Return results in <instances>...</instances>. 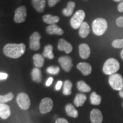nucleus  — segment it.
Returning <instances> with one entry per match:
<instances>
[{
  "instance_id": "1",
  "label": "nucleus",
  "mask_w": 123,
  "mask_h": 123,
  "mask_svg": "<svg viewBox=\"0 0 123 123\" xmlns=\"http://www.w3.org/2000/svg\"><path fill=\"white\" fill-rule=\"evenodd\" d=\"M4 54L7 57L17 59L25 53L26 46L24 43H8L4 46Z\"/></svg>"
},
{
  "instance_id": "2",
  "label": "nucleus",
  "mask_w": 123,
  "mask_h": 123,
  "mask_svg": "<svg viewBox=\"0 0 123 123\" xmlns=\"http://www.w3.org/2000/svg\"><path fill=\"white\" fill-rule=\"evenodd\" d=\"M120 68V63L115 58H109L104 63L103 67V71L106 75H111L116 73Z\"/></svg>"
},
{
  "instance_id": "3",
  "label": "nucleus",
  "mask_w": 123,
  "mask_h": 123,
  "mask_svg": "<svg viewBox=\"0 0 123 123\" xmlns=\"http://www.w3.org/2000/svg\"><path fill=\"white\" fill-rule=\"evenodd\" d=\"M92 26L93 33L98 36L103 35L108 28L107 21L102 18H98L95 19L92 22Z\"/></svg>"
},
{
  "instance_id": "4",
  "label": "nucleus",
  "mask_w": 123,
  "mask_h": 123,
  "mask_svg": "<svg viewBox=\"0 0 123 123\" xmlns=\"http://www.w3.org/2000/svg\"><path fill=\"white\" fill-rule=\"evenodd\" d=\"M108 81L113 90L120 91L123 89V78L119 74L115 73L110 75Z\"/></svg>"
},
{
  "instance_id": "5",
  "label": "nucleus",
  "mask_w": 123,
  "mask_h": 123,
  "mask_svg": "<svg viewBox=\"0 0 123 123\" xmlns=\"http://www.w3.org/2000/svg\"><path fill=\"white\" fill-rule=\"evenodd\" d=\"M86 14L83 10H79L74 14L70 20V24L72 27L74 29L79 28L82 23L84 22Z\"/></svg>"
},
{
  "instance_id": "6",
  "label": "nucleus",
  "mask_w": 123,
  "mask_h": 123,
  "mask_svg": "<svg viewBox=\"0 0 123 123\" xmlns=\"http://www.w3.org/2000/svg\"><path fill=\"white\" fill-rule=\"evenodd\" d=\"M17 102L21 109L26 110L30 106V100L27 94L21 92L17 97Z\"/></svg>"
},
{
  "instance_id": "7",
  "label": "nucleus",
  "mask_w": 123,
  "mask_h": 123,
  "mask_svg": "<svg viewBox=\"0 0 123 123\" xmlns=\"http://www.w3.org/2000/svg\"><path fill=\"white\" fill-rule=\"evenodd\" d=\"M26 7L25 6H21L15 10L14 20L15 23L21 24L24 22L26 19Z\"/></svg>"
},
{
  "instance_id": "8",
  "label": "nucleus",
  "mask_w": 123,
  "mask_h": 123,
  "mask_svg": "<svg viewBox=\"0 0 123 123\" xmlns=\"http://www.w3.org/2000/svg\"><path fill=\"white\" fill-rule=\"evenodd\" d=\"M53 108V101L49 98H44L42 100L39 105V110L41 113L46 114L52 110Z\"/></svg>"
},
{
  "instance_id": "9",
  "label": "nucleus",
  "mask_w": 123,
  "mask_h": 123,
  "mask_svg": "<svg viewBox=\"0 0 123 123\" xmlns=\"http://www.w3.org/2000/svg\"><path fill=\"white\" fill-rule=\"evenodd\" d=\"M41 36L37 31H35L32 34L30 37V47L31 50L37 51L41 48Z\"/></svg>"
},
{
  "instance_id": "10",
  "label": "nucleus",
  "mask_w": 123,
  "mask_h": 123,
  "mask_svg": "<svg viewBox=\"0 0 123 123\" xmlns=\"http://www.w3.org/2000/svg\"><path fill=\"white\" fill-rule=\"evenodd\" d=\"M60 65L66 72H69L73 66L71 58L68 56H61L58 59Z\"/></svg>"
},
{
  "instance_id": "11",
  "label": "nucleus",
  "mask_w": 123,
  "mask_h": 123,
  "mask_svg": "<svg viewBox=\"0 0 123 123\" xmlns=\"http://www.w3.org/2000/svg\"><path fill=\"white\" fill-rule=\"evenodd\" d=\"M58 49L59 51H64L66 53L70 54L73 51V46L65 39L62 38L58 41Z\"/></svg>"
},
{
  "instance_id": "12",
  "label": "nucleus",
  "mask_w": 123,
  "mask_h": 123,
  "mask_svg": "<svg viewBox=\"0 0 123 123\" xmlns=\"http://www.w3.org/2000/svg\"><path fill=\"white\" fill-rule=\"evenodd\" d=\"M90 119L92 123H101L103 121L102 113L98 109H93L90 113Z\"/></svg>"
},
{
  "instance_id": "13",
  "label": "nucleus",
  "mask_w": 123,
  "mask_h": 123,
  "mask_svg": "<svg viewBox=\"0 0 123 123\" xmlns=\"http://www.w3.org/2000/svg\"><path fill=\"white\" fill-rule=\"evenodd\" d=\"M79 53L80 56L82 59H88L91 54V50L89 46L86 43L80 44L79 46Z\"/></svg>"
},
{
  "instance_id": "14",
  "label": "nucleus",
  "mask_w": 123,
  "mask_h": 123,
  "mask_svg": "<svg viewBox=\"0 0 123 123\" xmlns=\"http://www.w3.org/2000/svg\"><path fill=\"white\" fill-rule=\"evenodd\" d=\"M77 68L82 73L84 76L89 75L92 72V67L90 64L86 62L79 63L77 65Z\"/></svg>"
},
{
  "instance_id": "15",
  "label": "nucleus",
  "mask_w": 123,
  "mask_h": 123,
  "mask_svg": "<svg viewBox=\"0 0 123 123\" xmlns=\"http://www.w3.org/2000/svg\"><path fill=\"white\" fill-rule=\"evenodd\" d=\"M46 31L50 35H61L64 33V31L56 25H51L46 28Z\"/></svg>"
},
{
  "instance_id": "16",
  "label": "nucleus",
  "mask_w": 123,
  "mask_h": 123,
  "mask_svg": "<svg viewBox=\"0 0 123 123\" xmlns=\"http://www.w3.org/2000/svg\"><path fill=\"white\" fill-rule=\"evenodd\" d=\"M11 114V111L9 105L4 103H0V117L6 119Z\"/></svg>"
},
{
  "instance_id": "17",
  "label": "nucleus",
  "mask_w": 123,
  "mask_h": 123,
  "mask_svg": "<svg viewBox=\"0 0 123 123\" xmlns=\"http://www.w3.org/2000/svg\"><path fill=\"white\" fill-rule=\"evenodd\" d=\"M31 4L37 11L42 13L45 8L46 0H32Z\"/></svg>"
},
{
  "instance_id": "18",
  "label": "nucleus",
  "mask_w": 123,
  "mask_h": 123,
  "mask_svg": "<svg viewBox=\"0 0 123 123\" xmlns=\"http://www.w3.org/2000/svg\"><path fill=\"white\" fill-rule=\"evenodd\" d=\"M90 32L89 25L86 22H83L79 27V34L81 38H85L87 37Z\"/></svg>"
},
{
  "instance_id": "19",
  "label": "nucleus",
  "mask_w": 123,
  "mask_h": 123,
  "mask_svg": "<svg viewBox=\"0 0 123 123\" xmlns=\"http://www.w3.org/2000/svg\"><path fill=\"white\" fill-rule=\"evenodd\" d=\"M43 21L46 24L49 25H54L58 23L59 21L60 18L59 17L56 15H53L51 14H46L43 16Z\"/></svg>"
},
{
  "instance_id": "20",
  "label": "nucleus",
  "mask_w": 123,
  "mask_h": 123,
  "mask_svg": "<svg viewBox=\"0 0 123 123\" xmlns=\"http://www.w3.org/2000/svg\"><path fill=\"white\" fill-rule=\"evenodd\" d=\"M75 2L74 1H69L67 4V7L66 8L63 9L62 13L64 16L66 17H70L73 14L74 10L75 7Z\"/></svg>"
},
{
  "instance_id": "21",
  "label": "nucleus",
  "mask_w": 123,
  "mask_h": 123,
  "mask_svg": "<svg viewBox=\"0 0 123 123\" xmlns=\"http://www.w3.org/2000/svg\"><path fill=\"white\" fill-rule=\"evenodd\" d=\"M34 64L37 68H41L43 67L44 62V58L43 55L40 54H36L33 56Z\"/></svg>"
},
{
  "instance_id": "22",
  "label": "nucleus",
  "mask_w": 123,
  "mask_h": 123,
  "mask_svg": "<svg viewBox=\"0 0 123 123\" xmlns=\"http://www.w3.org/2000/svg\"><path fill=\"white\" fill-rule=\"evenodd\" d=\"M31 77L34 81L41 83L42 80V73H41V70L37 67L34 68L31 71Z\"/></svg>"
},
{
  "instance_id": "23",
  "label": "nucleus",
  "mask_w": 123,
  "mask_h": 123,
  "mask_svg": "<svg viewBox=\"0 0 123 123\" xmlns=\"http://www.w3.org/2000/svg\"><path fill=\"white\" fill-rule=\"evenodd\" d=\"M86 100H87V96L85 94L78 93L75 96L74 103V104L76 107H81V106L83 105Z\"/></svg>"
},
{
  "instance_id": "24",
  "label": "nucleus",
  "mask_w": 123,
  "mask_h": 123,
  "mask_svg": "<svg viewBox=\"0 0 123 123\" xmlns=\"http://www.w3.org/2000/svg\"><path fill=\"white\" fill-rule=\"evenodd\" d=\"M66 113L68 116L74 118H76L78 116V112L74 106L71 104H67L65 107Z\"/></svg>"
},
{
  "instance_id": "25",
  "label": "nucleus",
  "mask_w": 123,
  "mask_h": 123,
  "mask_svg": "<svg viewBox=\"0 0 123 123\" xmlns=\"http://www.w3.org/2000/svg\"><path fill=\"white\" fill-rule=\"evenodd\" d=\"M53 47L51 44H47L44 48L43 56L49 59H53L54 58L53 54Z\"/></svg>"
},
{
  "instance_id": "26",
  "label": "nucleus",
  "mask_w": 123,
  "mask_h": 123,
  "mask_svg": "<svg viewBox=\"0 0 123 123\" xmlns=\"http://www.w3.org/2000/svg\"><path fill=\"white\" fill-rule=\"evenodd\" d=\"M77 88L78 90L82 92H89L91 90L90 86L88 85L85 81L80 80L77 83Z\"/></svg>"
},
{
  "instance_id": "27",
  "label": "nucleus",
  "mask_w": 123,
  "mask_h": 123,
  "mask_svg": "<svg viewBox=\"0 0 123 123\" xmlns=\"http://www.w3.org/2000/svg\"><path fill=\"white\" fill-rule=\"evenodd\" d=\"M101 98L95 92H92L90 95V101L92 105H98L100 104Z\"/></svg>"
},
{
  "instance_id": "28",
  "label": "nucleus",
  "mask_w": 123,
  "mask_h": 123,
  "mask_svg": "<svg viewBox=\"0 0 123 123\" xmlns=\"http://www.w3.org/2000/svg\"><path fill=\"white\" fill-rule=\"evenodd\" d=\"M73 88V83L71 81L67 80L64 81L63 93L64 95H70L71 94V90Z\"/></svg>"
},
{
  "instance_id": "29",
  "label": "nucleus",
  "mask_w": 123,
  "mask_h": 123,
  "mask_svg": "<svg viewBox=\"0 0 123 123\" xmlns=\"http://www.w3.org/2000/svg\"><path fill=\"white\" fill-rule=\"evenodd\" d=\"M14 98V95L12 92H9L6 95H0V103H5L12 100Z\"/></svg>"
},
{
  "instance_id": "30",
  "label": "nucleus",
  "mask_w": 123,
  "mask_h": 123,
  "mask_svg": "<svg viewBox=\"0 0 123 123\" xmlns=\"http://www.w3.org/2000/svg\"><path fill=\"white\" fill-rule=\"evenodd\" d=\"M46 71H47V73L50 74L57 75L59 73L60 68L59 67H58V66H51L47 67Z\"/></svg>"
},
{
  "instance_id": "31",
  "label": "nucleus",
  "mask_w": 123,
  "mask_h": 123,
  "mask_svg": "<svg viewBox=\"0 0 123 123\" xmlns=\"http://www.w3.org/2000/svg\"><path fill=\"white\" fill-rule=\"evenodd\" d=\"M112 45L115 49H123V39H116L112 43Z\"/></svg>"
},
{
  "instance_id": "32",
  "label": "nucleus",
  "mask_w": 123,
  "mask_h": 123,
  "mask_svg": "<svg viewBox=\"0 0 123 123\" xmlns=\"http://www.w3.org/2000/svg\"><path fill=\"white\" fill-rule=\"evenodd\" d=\"M116 24L118 27H123V16L119 17L116 19Z\"/></svg>"
},
{
  "instance_id": "33",
  "label": "nucleus",
  "mask_w": 123,
  "mask_h": 123,
  "mask_svg": "<svg viewBox=\"0 0 123 123\" xmlns=\"http://www.w3.org/2000/svg\"><path fill=\"white\" fill-rule=\"evenodd\" d=\"M61 0H48L49 6L50 7H54Z\"/></svg>"
},
{
  "instance_id": "34",
  "label": "nucleus",
  "mask_w": 123,
  "mask_h": 123,
  "mask_svg": "<svg viewBox=\"0 0 123 123\" xmlns=\"http://www.w3.org/2000/svg\"><path fill=\"white\" fill-rule=\"evenodd\" d=\"M8 77V74L5 73H0V80H5Z\"/></svg>"
},
{
  "instance_id": "35",
  "label": "nucleus",
  "mask_w": 123,
  "mask_h": 123,
  "mask_svg": "<svg viewBox=\"0 0 123 123\" xmlns=\"http://www.w3.org/2000/svg\"><path fill=\"white\" fill-rule=\"evenodd\" d=\"M117 10L120 13H123V1L120 2L118 5Z\"/></svg>"
},
{
  "instance_id": "36",
  "label": "nucleus",
  "mask_w": 123,
  "mask_h": 123,
  "mask_svg": "<svg viewBox=\"0 0 123 123\" xmlns=\"http://www.w3.org/2000/svg\"><path fill=\"white\" fill-rule=\"evenodd\" d=\"M55 123H68L67 120L64 118H59L56 120Z\"/></svg>"
},
{
  "instance_id": "37",
  "label": "nucleus",
  "mask_w": 123,
  "mask_h": 123,
  "mask_svg": "<svg viewBox=\"0 0 123 123\" xmlns=\"http://www.w3.org/2000/svg\"><path fill=\"white\" fill-rule=\"evenodd\" d=\"M62 84H63V82L61 80L58 81L57 82V83H56V86H55V89H56V90H57V91L59 90L61 88L62 86Z\"/></svg>"
},
{
  "instance_id": "38",
  "label": "nucleus",
  "mask_w": 123,
  "mask_h": 123,
  "mask_svg": "<svg viewBox=\"0 0 123 123\" xmlns=\"http://www.w3.org/2000/svg\"><path fill=\"white\" fill-rule=\"evenodd\" d=\"M53 81V78H52V77H50V78H49V79H47V80L46 81V86H47V87H49V86H50L51 84H52Z\"/></svg>"
},
{
  "instance_id": "39",
  "label": "nucleus",
  "mask_w": 123,
  "mask_h": 123,
  "mask_svg": "<svg viewBox=\"0 0 123 123\" xmlns=\"http://www.w3.org/2000/svg\"><path fill=\"white\" fill-rule=\"evenodd\" d=\"M119 95L121 98H123V89L119 91Z\"/></svg>"
},
{
  "instance_id": "40",
  "label": "nucleus",
  "mask_w": 123,
  "mask_h": 123,
  "mask_svg": "<svg viewBox=\"0 0 123 123\" xmlns=\"http://www.w3.org/2000/svg\"><path fill=\"white\" fill-rule=\"evenodd\" d=\"M120 56H121V59L123 60V49L121 51V53H120Z\"/></svg>"
},
{
  "instance_id": "41",
  "label": "nucleus",
  "mask_w": 123,
  "mask_h": 123,
  "mask_svg": "<svg viewBox=\"0 0 123 123\" xmlns=\"http://www.w3.org/2000/svg\"><path fill=\"white\" fill-rule=\"evenodd\" d=\"M113 1H114L115 2H121V1H123V0H113Z\"/></svg>"
},
{
  "instance_id": "42",
  "label": "nucleus",
  "mask_w": 123,
  "mask_h": 123,
  "mask_svg": "<svg viewBox=\"0 0 123 123\" xmlns=\"http://www.w3.org/2000/svg\"></svg>"
}]
</instances>
